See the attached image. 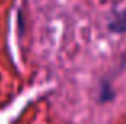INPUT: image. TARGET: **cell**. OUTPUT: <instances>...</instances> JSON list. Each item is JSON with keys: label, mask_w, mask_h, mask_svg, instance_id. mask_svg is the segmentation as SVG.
I'll list each match as a JSON object with an SVG mask.
<instances>
[{"label": "cell", "mask_w": 126, "mask_h": 124, "mask_svg": "<svg viewBox=\"0 0 126 124\" xmlns=\"http://www.w3.org/2000/svg\"><path fill=\"white\" fill-rule=\"evenodd\" d=\"M109 29H110L112 32H117V34H123V32H126V10L121 11L120 14L110 22Z\"/></svg>", "instance_id": "1"}, {"label": "cell", "mask_w": 126, "mask_h": 124, "mask_svg": "<svg viewBox=\"0 0 126 124\" xmlns=\"http://www.w3.org/2000/svg\"><path fill=\"white\" fill-rule=\"evenodd\" d=\"M123 64H126V56H125V59H123Z\"/></svg>", "instance_id": "2"}]
</instances>
